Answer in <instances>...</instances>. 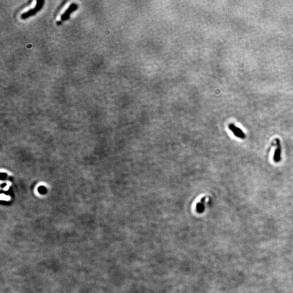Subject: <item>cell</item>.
<instances>
[{
	"label": "cell",
	"mask_w": 293,
	"mask_h": 293,
	"mask_svg": "<svg viewBox=\"0 0 293 293\" xmlns=\"http://www.w3.org/2000/svg\"><path fill=\"white\" fill-rule=\"evenodd\" d=\"M44 3V1H38L36 7H34L33 9L29 10L28 12H26L22 14L21 15V18L24 19H26V18H28L29 16H32L33 15H34L36 12H38L41 8Z\"/></svg>",
	"instance_id": "obj_1"
},
{
	"label": "cell",
	"mask_w": 293,
	"mask_h": 293,
	"mask_svg": "<svg viewBox=\"0 0 293 293\" xmlns=\"http://www.w3.org/2000/svg\"><path fill=\"white\" fill-rule=\"evenodd\" d=\"M229 129L231 131L234 135L237 137L241 139H245L246 135L243 131L239 128L236 127V125H234V124L231 123V124H229Z\"/></svg>",
	"instance_id": "obj_2"
},
{
	"label": "cell",
	"mask_w": 293,
	"mask_h": 293,
	"mask_svg": "<svg viewBox=\"0 0 293 293\" xmlns=\"http://www.w3.org/2000/svg\"><path fill=\"white\" fill-rule=\"evenodd\" d=\"M206 200V197L202 198L200 202H198L196 206V210L199 213H202L205 209V202Z\"/></svg>",
	"instance_id": "obj_5"
},
{
	"label": "cell",
	"mask_w": 293,
	"mask_h": 293,
	"mask_svg": "<svg viewBox=\"0 0 293 293\" xmlns=\"http://www.w3.org/2000/svg\"><path fill=\"white\" fill-rule=\"evenodd\" d=\"M77 8V4H75V3H72V4H71V5L69 6V8H68V9L66 10L65 13H64L63 15H62V17H61L62 20H63V21L68 20V19L69 18V15L71 14V13L76 10Z\"/></svg>",
	"instance_id": "obj_4"
},
{
	"label": "cell",
	"mask_w": 293,
	"mask_h": 293,
	"mask_svg": "<svg viewBox=\"0 0 293 293\" xmlns=\"http://www.w3.org/2000/svg\"><path fill=\"white\" fill-rule=\"evenodd\" d=\"M276 149L275 151L274 155V160L275 163H279L281 160V146L280 145V142L279 139L276 140Z\"/></svg>",
	"instance_id": "obj_3"
}]
</instances>
